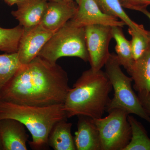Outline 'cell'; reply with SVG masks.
I'll return each instance as SVG.
<instances>
[{"label": "cell", "instance_id": "cell-1", "mask_svg": "<svg viewBox=\"0 0 150 150\" xmlns=\"http://www.w3.org/2000/svg\"><path fill=\"white\" fill-rule=\"evenodd\" d=\"M68 74L57 63L38 56L20 68L0 92V101L37 106L64 104Z\"/></svg>", "mask_w": 150, "mask_h": 150}, {"label": "cell", "instance_id": "cell-2", "mask_svg": "<svg viewBox=\"0 0 150 150\" xmlns=\"http://www.w3.org/2000/svg\"><path fill=\"white\" fill-rule=\"evenodd\" d=\"M112 88L105 72L91 68L84 71L67 93L64 104L67 118L80 115L102 118Z\"/></svg>", "mask_w": 150, "mask_h": 150}, {"label": "cell", "instance_id": "cell-3", "mask_svg": "<svg viewBox=\"0 0 150 150\" xmlns=\"http://www.w3.org/2000/svg\"><path fill=\"white\" fill-rule=\"evenodd\" d=\"M6 118L17 120L25 126L32 137L28 144L35 150L47 149L52 127L68 119L64 104L37 106L0 101V120Z\"/></svg>", "mask_w": 150, "mask_h": 150}, {"label": "cell", "instance_id": "cell-4", "mask_svg": "<svg viewBox=\"0 0 150 150\" xmlns=\"http://www.w3.org/2000/svg\"><path fill=\"white\" fill-rule=\"evenodd\" d=\"M38 56L52 63L63 57H78L89 62L85 27L77 26L70 20L54 33Z\"/></svg>", "mask_w": 150, "mask_h": 150}, {"label": "cell", "instance_id": "cell-5", "mask_svg": "<svg viewBox=\"0 0 150 150\" xmlns=\"http://www.w3.org/2000/svg\"><path fill=\"white\" fill-rule=\"evenodd\" d=\"M116 54L110 53L105 65V72L114 90V95L106 108L108 112L121 109L129 114H134L150 123V116L144 110L138 95L132 87V78L126 76L121 68Z\"/></svg>", "mask_w": 150, "mask_h": 150}, {"label": "cell", "instance_id": "cell-6", "mask_svg": "<svg viewBox=\"0 0 150 150\" xmlns=\"http://www.w3.org/2000/svg\"><path fill=\"white\" fill-rule=\"evenodd\" d=\"M108 113L105 118L93 119L99 131L102 150H124L132 137L129 114L121 109Z\"/></svg>", "mask_w": 150, "mask_h": 150}, {"label": "cell", "instance_id": "cell-7", "mask_svg": "<svg viewBox=\"0 0 150 150\" xmlns=\"http://www.w3.org/2000/svg\"><path fill=\"white\" fill-rule=\"evenodd\" d=\"M86 44L91 68L99 71L109 58V44L112 38L111 26L93 25L85 27Z\"/></svg>", "mask_w": 150, "mask_h": 150}, {"label": "cell", "instance_id": "cell-8", "mask_svg": "<svg viewBox=\"0 0 150 150\" xmlns=\"http://www.w3.org/2000/svg\"><path fill=\"white\" fill-rule=\"evenodd\" d=\"M55 32L47 30L40 24L29 29H23L17 51L19 60L22 64H28L38 56Z\"/></svg>", "mask_w": 150, "mask_h": 150}, {"label": "cell", "instance_id": "cell-9", "mask_svg": "<svg viewBox=\"0 0 150 150\" xmlns=\"http://www.w3.org/2000/svg\"><path fill=\"white\" fill-rule=\"evenodd\" d=\"M71 20L77 26L82 27L102 25L123 28L126 25L119 18L103 13L94 0H79L76 13Z\"/></svg>", "mask_w": 150, "mask_h": 150}, {"label": "cell", "instance_id": "cell-10", "mask_svg": "<svg viewBox=\"0 0 150 150\" xmlns=\"http://www.w3.org/2000/svg\"><path fill=\"white\" fill-rule=\"evenodd\" d=\"M77 8L75 1H48L40 25L47 30L56 31L74 18Z\"/></svg>", "mask_w": 150, "mask_h": 150}, {"label": "cell", "instance_id": "cell-11", "mask_svg": "<svg viewBox=\"0 0 150 150\" xmlns=\"http://www.w3.org/2000/svg\"><path fill=\"white\" fill-rule=\"evenodd\" d=\"M25 126L13 119L0 120V139L2 150H27L28 141Z\"/></svg>", "mask_w": 150, "mask_h": 150}, {"label": "cell", "instance_id": "cell-12", "mask_svg": "<svg viewBox=\"0 0 150 150\" xmlns=\"http://www.w3.org/2000/svg\"><path fill=\"white\" fill-rule=\"evenodd\" d=\"M48 2L46 0H19L17 9L11 14L19 22V25L27 29L40 24Z\"/></svg>", "mask_w": 150, "mask_h": 150}, {"label": "cell", "instance_id": "cell-13", "mask_svg": "<svg viewBox=\"0 0 150 150\" xmlns=\"http://www.w3.org/2000/svg\"><path fill=\"white\" fill-rule=\"evenodd\" d=\"M77 130L74 138L77 150H102L99 131L93 118L78 116Z\"/></svg>", "mask_w": 150, "mask_h": 150}, {"label": "cell", "instance_id": "cell-14", "mask_svg": "<svg viewBox=\"0 0 150 150\" xmlns=\"http://www.w3.org/2000/svg\"><path fill=\"white\" fill-rule=\"evenodd\" d=\"M127 72L134 82L133 87L135 91L150 93V43L147 50L134 61Z\"/></svg>", "mask_w": 150, "mask_h": 150}, {"label": "cell", "instance_id": "cell-15", "mask_svg": "<svg viewBox=\"0 0 150 150\" xmlns=\"http://www.w3.org/2000/svg\"><path fill=\"white\" fill-rule=\"evenodd\" d=\"M71 123L67 120L57 122L48 135V144L55 150H76L74 139L72 135Z\"/></svg>", "mask_w": 150, "mask_h": 150}, {"label": "cell", "instance_id": "cell-16", "mask_svg": "<svg viewBox=\"0 0 150 150\" xmlns=\"http://www.w3.org/2000/svg\"><path fill=\"white\" fill-rule=\"evenodd\" d=\"M112 38L116 45V56L121 66L127 71L130 69L134 62L131 51V42L126 39L122 28L120 26L111 27Z\"/></svg>", "mask_w": 150, "mask_h": 150}, {"label": "cell", "instance_id": "cell-17", "mask_svg": "<svg viewBox=\"0 0 150 150\" xmlns=\"http://www.w3.org/2000/svg\"><path fill=\"white\" fill-rule=\"evenodd\" d=\"M101 11L109 15L115 16L125 23L129 28L141 32H145L144 25L133 21L124 11L119 0H94Z\"/></svg>", "mask_w": 150, "mask_h": 150}, {"label": "cell", "instance_id": "cell-18", "mask_svg": "<svg viewBox=\"0 0 150 150\" xmlns=\"http://www.w3.org/2000/svg\"><path fill=\"white\" fill-rule=\"evenodd\" d=\"M131 128V141L124 150H150V139L143 125L133 115H128Z\"/></svg>", "mask_w": 150, "mask_h": 150}, {"label": "cell", "instance_id": "cell-19", "mask_svg": "<svg viewBox=\"0 0 150 150\" xmlns=\"http://www.w3.org/2000/svg\"><path fill=\"white\" fill-rule=\"evenodd\" d=\"M22 65L17 52L0 54V92Z\"/></svg>", "mask_w": 150, "mask_h": 150}, {"label": "cell", "instance_id": "cell-20", "mask_svg": "<svg viewBox=\"0 0 150 150\" xmlns=\"http://www.w3.org/2000/svg\"><path fill=\"white\" fill-rule=\"evenodd\" d=\"M23 31L19 25L11 28L0 27V51L8 54L17 52Z\"/></svg>", "mask_w": 150, "mask_h": 150}, {"label": "cell", "instance_id": "cell-21", "mask_svg": "<svg viewBox=\"0 0 150 150\" xmlns=\"http://www.w3.org/2000/svg\"><path fill=\"white\" fill-rule=\"evenodd\" d=\"M128 32L131 35V51L134 61L137 60L147 50L150 43V31H137L129 28Z\"/></svg>", "mask_w": 150, "mask_h": 150}, {"label": "cell", "instance_id": "cell-22", "mask_svg": "<svg viewBox=\"0 0 150 150\" xmlns=\"http://www.w3.org/2000/svg\"><path fill=\"white\" fill-rule=\"evenodd\" d=\"M123 8L142 12L150 6V0H119Z\"/></svg>", "mask_w": 150, "mask_h": 150}, {"label": "cell", "instance_id": "cell-23", "mask_svg": "<svg viewBox=\"0 0 150 150\" xmlns=\"http://www.w3.org/2000/svg\"><path fill=\"white\" fill-rule=\"evenodd\" d=\"M138 96L144 110L150 115V93L146 91L139 92Z\"/></svg>", "mask_w": 150, "mask_h": 150}, {"label": "cell", "instance_id": "cell-24", "mask_svg": "<svg viewBox=\"0 0 150 150\" xmlns=\"http://www.w3.org/2000/svg\"><path fill=\"white\" fill-rule=\"evenodd\" d=\"M5 2L9 6H13L14 4H16L17 3L19 0H4Z\"/></svg>", "mask_w": 150, "mask_h": 150}, {"label": "cell", "instance_id": "cell-25", "mask_svg": "<svg viewBox=\"0 0 150 150\" xmlns=\"http://www.w3.org/2000/svg\"><path fill=\"white\" fill-rule=\"evenodd\" d=\"M142 13L147 17L150 21V12L148 11L147 9H145L144 10L142 11Z\"/></svg>", "mask_w": 150, "mask_h": 150}, {"label": "cell", "instance_id": "cell-26", "mask_svg": "<svg viewBox=\"0 0 150 150\" xmlns=\"http://www.w3.org/2000/svg\"><path fill=\"white\" fill-rule=\"evenodd\" d=\"M47 1H56L59 2L61 1H64V0H46Z\"/></svg>", "mask_w": 150, "mask_h": 150}, {"label": "cell", "instance_id": "cell-27", "mask_svg": "<svg viewBox=\"0 0 150 150\" xmlns=\"http://www.w3.org/2000/svg\"><path fill=\"white\" fill-rule=\"evenodd\" d=\"M66 1H75L76 2V4H77V5L78 4H79V0H66Z\"/></svg>", "mask_w": 150, "mask_h": 150}, {"label": "cell", "instance_id": "cell-28", "mask_svg": "<svg viewBox=\"0 0 150 150\" xmlns=\"http://www.w3.org/2000/svg\"><path fill=\"white\" fill-rule=\"evenodd\" d=\"M0 150H2V147L1 143V139H0Z\"/></svg>", "mask_w": 150, "mask_h": 150}]
</instances>
